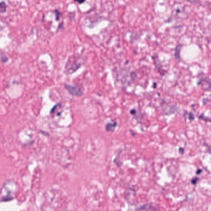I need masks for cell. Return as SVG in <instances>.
I'll return each instance as SVG.
<instances>
[{
    "label": "cell",
    "mask_w": 211,
    "mask_h": 211,
    "mask_svg": "<svg viewBox=\"0 0 211 211\" xmlns=\"http://www.w3.org/2000/svg\"><path fill=\"white\" fill-rule=\"evenodd\" d=\"M1 60L2 62L6 63V62H7L8 61V58L6 55H3L1 57Z\"/></svg>",
    "instance_id": "cell-3"
},
{
    "label": "cell",
    "mask_w": 211,
    "mask_h": 211,
    "mask_svg": "<svg viewBox=\"0 0 211 211\" xmlns=\"http://www.w3.org/2000/svg\"><path fill=\"white\" fill-rule=\"evenodd\" d=\"M65 88L67 89V90L69 91L71 94L74 96H80L83 94V92L80 89L69 86V85H65Z\"/></svg>",
    "instance_id": "cell-1"
},
{
    "label": "cell",
    "mask_w": 211,
    "mask_h": 211,
    "mask_svg": "<svg viewBox=\"0 0 211 211\" xmlns=\"http://www.w3.org/2000/svg\"><path fill=\"white\" fill-rule=\"evenodd\" d=\"M74 1H76V2L79 3H80V4H82V3H83L85 2V0H74Z\"/></svg>",
    "instance_id": "cell-4"
},
{
    "label": "cell",
    "mask_w": 211,
    "mask_h": 211,
    "mask_svg": "<svg viewBox=\"0 0 211 211\" xmlns=\"http://www.w3.org/2000/svg\"><path fill=\"white\" fill-rule=\"evenodd\" d=\"M7 9V6L4 1L0 2V13H5Z\"/></svg>",
    "instance_id": "cell-2"
}]
</instances>
